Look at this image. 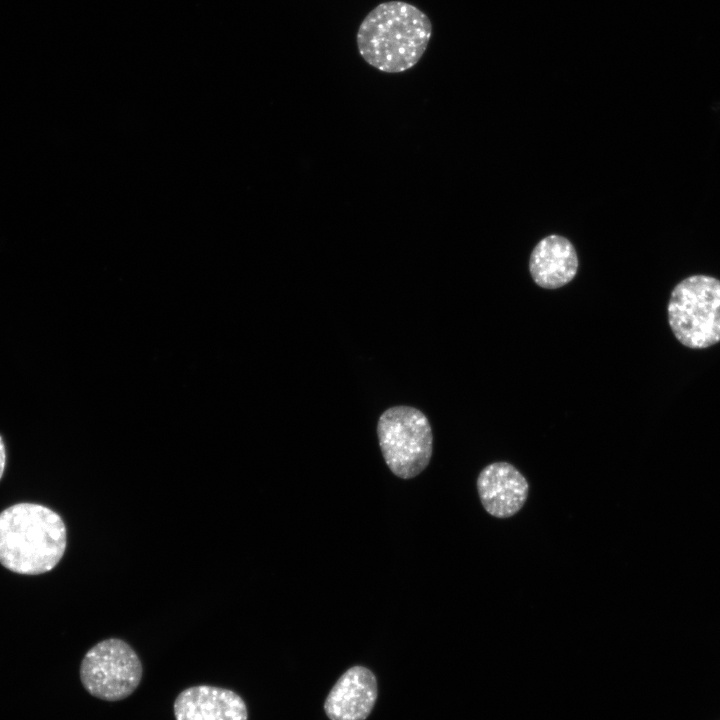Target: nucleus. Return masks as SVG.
<instances>
[{"instance_id": "obj_1", "label": "nucleus", "mask_w": 720, "mask_h": 720, "mask_svg": "<svg viewBox=\"0 0 720 720\" xmlns=\"http://www.w3.org/2000/svg\"><path fill=\"white\" fill-rule=\"evenodd\" d=\"M432 36L429 17L408 2L392 0L374 7L359 25L360 56L386 73L404 72L423 56Z\"/></svg>"}, {"instance_id": "obj_2", "label": "nucleus", "mask_w": 720, "mask_h": 720, "mask_svg": "<svg viewBox=\"0 0 720 720\" xmlns=\"http://www.w3.org/2000/svg\"><path fill=\"white\" fill-rule=\"evenodd\" d=\"M66 545L65 523L54 510L21 502L0 512V564L9 571L21 575L51 571Z\"/></svg>"}, {"instance_id": "obj_3", "label": "nucleus", "mask_w": 720, "mask_h": 720, "mask_svg": "<svg viewBox=\"0 0 720 720\" xmlns=\"http://www.w3.org/2000/svg\"><path fill=\"white\" fill-rule=\"evenodd\" d=\"M668 322L677 340L691 349H704L720 341V280L691 275L672 290Z\"/></svg>"}, {"instance_id": "obj_4", "label": "nucleus", "mask_w": 720, "mask_h": 720, "mask_svg": "<svg viewBox=\"0 0 720 720\" xmlns=\"http://www.w3.org/2000/svg\"><path fill=\"white\" fill-rule=\"evenodd\" d=\"M379 446L390 471L401 479L418 476L433 452V434L419 409L399 405L385 410L377 422Z\"/></svg>"}, {"instance_id": "obj_5", "label": "nucleus", "mask_w": 720, "mask_h": 720, "mask_svg": "<svg viewBox=\"0 0 720 720\" xmlns=\"http://www.w3.org/2000/svg\"><path fill=\"white\" fill-rule=\"evenodd\" d=\"M79 676L90 695L104 701H120L139 686L143 666L127 642L108 638L86 652L80 664Z\"/></svg>"}, {"instance_id": "obj_6", "label": "nucleus", "mask_w": 720, "mask_h": 720, "mask_svg": "<svg viewBox=\"0 0 720 720\" xmlns=\"http://www.w3.org/2000/svg\"><path fill=\"white\" fill-rule=\"evenodd\" d=\"M480 501L488 514L509 518L523 507L529 484L512 464L494 462L484 467L477 478Z\"/></svg>"}, {"instance_id": "obj_7", "label": "nucleus", "mask_w": 720, "mask_h": 720, "mask_svg": "<svg viewBox=\"0 0 720 720\" xmlns=\"http://www.w3.org/2000/svg\"><path fill=\"white\" fill-rule=\"evenodd\" d=\"M377 699V680L373 672L360 665L346 670L336 681L324 702L330 720H365Z\"/></svg>"}, {"instance_id": "obj_8", "label": "nucleus", "mask_w": 720, "mask_h": 720, "mask_svg": "<svg viewBox=\"0 0 720 720\" xmlns=\"http://www.w3.org/2000/svg\"><path fill=\"white\" fill-rule=\"evenodd\" d=\"M175 720H248L242 697L236 692L210 685L189 687L173 704Z\"/></svg>"}, {"instance_id": "obj_9", "label": "nucleus", "mask_w": 720, "mask_h": 720, "mask_svg": "<svg viewBox=\"0 0 720 720\" xmlns=\"http://www.w3.org/2000/svg\"><path fill=\"white\" fill-rule=\"evenodd\" d=\"M529 269L534 282L542 288L557 289L576 275L578 258L572 243L559 235L542 239L533 249Z\"/></svg>"}, {"instance_id": "obj_10", "label": "nucleus", "mask_w": 720, "mask_h": 720, "mask_svg": "<svg viewBox=\"0 0 720 720\" xmlns=\"http://www.w3.org/2000/svg\"><path fill=\"white\" fill-rule=\"evenodd\" d=\"M6 460H7L6 446H5L2 436L0 435V480L5 471Z\"/></svg>"}]
</instances>
